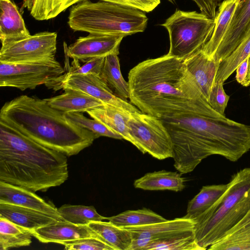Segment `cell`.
Returning <instances> with one entry per match:
<instances>
[{
  "instance_id": "obj_8",
  "label": "cell",
  "mask_w": 250,
  "mask_h": 250,
  "mask_svg": "<svg viewBox=\"0 0 250 250\" xmlns=\"http://www.w3.org/2000/svg\"><path fill=\"white\" fill-rule=\"evenodd\" d=\"M66 72L56 59L21 63L0 62V86L24 91L44 84L58 90Z\"/></svg>"
},
{
  "instance_id": "obj_5",
  "label": "cell",
  "mask_w": 250,
  "mask_h": 250,
  "mask_svg": "<svg viewBox=\"0 0 250 250\" xmlns=\"http://www.w3.org/2000/svg\"><path fill=\"white\" fill-rule=\"evenodd\" d=\"M221 197L195 221V236L203 250L221 239L250 209V168L235 173Z\"/></svg>"
},
{
  "instance_id": "obj_26",
  "label": "cell",
  "mask_w": 250,
  "mask_h": 250,
  "mask_svg": "<svg viewBox=\"0 0 250 250\" xmlns=\"http://www.w3.org/2000/svg\"><path fill=\"white\" fill-rule=\"evenodd\" d=\"M228 186V184H221L203 186L188 202L184 217L194 222L221 197Z\"/></svg>"
},
{
  "instance_id": "obj_21",
  "label": "cell",
  "mask_w": 250,
  "mask_h": 250,
  "mask_svg": "<svg viewBox=\"0 0 250 250\" xmlns=\"http://www.w3.org/2000/svg\"><path fill=\"white\" fill-rule=\"evenodd\" d=\"M130 112L117 106L104 103L102 105L89 110L87 113L92 118L120 134L124 139L135 146V143L129 132L127 124Z\"/></svg>"
},
{
  "instance_id": "obj_36",
  "label": "cell",
  "mask_w": 250,
  "mask_h": 250,
  "mask_svg": "<svg viewBox=\"0 0 250 250\" xmlns=\"http://www.w3.org/2000/svg\"><path fill=\"white\" fill-rule=\"evenodd\" d=\"M223 83L221 82L214 83L209 94L208 102L214 110L221 115L225 116L224 112L229 96L226 93Z\"/></svg>"
},
{
  "instance_id": "obj_12",
  "label": "cell",
  "mask_w": 250,
  "mask_h": 250,
  "mask_svg": "<svg viewBox=\"0 0 250 250\" xmlns=\"http://www.w3.org/2000/svg\"><path fill=\"white\" fill-rule=\"evenodd\" d=\"M195 223L183 216L148 225L124 227L132 235L129 250H142L150 243L195 230Z\"/></svg>"
},
{
  "instance_id": "obj_7",
  "label": "cell",
  "mask_w": 250,
  "mask_h": 250,
  "mask_svg": "<svg viewBox=\"0 0 250 250\" xmlns=\"http://www.w3.org/2000/svg\"><path fill=\"white\" fill-rule=\"evenodd\" d=\"M162 25L169 34L170 47L167 54L184 59L208 42L215 23L214 19L202 13L177 10Z\"/></svg>"
},
{
  "instance_id": "obj_34",
  "label": "cell",
  "mask_w": 250,
  "mask_h": 250,
  "mask_svg": "<svg viewBox=\"0 0 250 250\" xmlns=\"http://www.w3.org/2000/svg\"><path fill=\"white\" fill-rule=\"evenodd\" d=\"M67 117L77 125L86 129L99 137L105 136L116 139H124L120 134L95 119H90L82 113L73 112L66 114Z\"/></svg>"
},
{
  "instance_id": "obj_2",
  "label": "cell",
  "mask_w": 250,
  "mask_h": 250,
  "mask_svg": "<svg viewBox=\"0 0 250 250\" xmlns=\"http://www.w3.org/2000/svg\"><path fill=\"white\" fill-rule=\"evenodd\" d=\"M160 118L171 138L174 167L182 174L208 156L236 162L250 150V126L226 117L178 113Z\"/></svg>"
},
{
  "instance_id": "obj_30",
  "label": "cell",
  "mask_w": 250,
  "mask_h": 250,
  "mask_svg": "<svg viewBox=\"0 0 250 250\" xmlns=\"http://www.w3.org/2000/svg\"><path fill=\"white\" fill-rule=\"evenodd\" d=\"M250 56V26L233 51L220 62L215 83H224L235 71L238 65Z\"/></svg>"
},
{
  "instance_id": "obj_38",
  "label": "cell",
  "mask_w": 250,
  "mask_h": 250,
  "mask_svg": "<svg viewBox=\"0 0 250 250\" xmlns=\"http://www.w3.org/2000/svg\"><path fill=\"white\" fill-rule=\"evenodd\" d=\"M114 3L124 6L136 9L143 12L153 10L160 3L161 0H101Z\"/></svg>"
},
{
  "instance_id": "obj_40",
  "label": "cell",
  "mask_w": 250,
  "mask_h": 250,
  "mask_svg": "<svg viewBox=\"0 0 250 250\" xmlns=\"http://www.w3.org/2000/svg\"><path fill=\"white\" fill-rule=\"evenodd\" d=\"M235 78L237 82L244 86L250 85L249 70V58L241 62L236 69Z\"/></svg>"
},
{
  "instance_id": "obj_18",
  "label": "cell",
  "mask_w": 250,
  "mask_h": 250,
  "mask_svg": "<svg viewBox=\"0 0 250 250\" xmlns=\"http://www.w3.org/2000/svg\"><path fill=\"white\" fill-rule=\"evenodd\" d=\"M0 217L32 232L58 221L52 216L37 210L1 202H0Z\"/></svg>"
},
{
  "instance_id": "obj_9",
  "label": "cell",
  "mask_w": 250,
  "mask_h": 250,
  "mask_svg": "<svg viewBox=\"0 0 250 250\" xmlns=\"http://www.w3.org/2000/svg\"><path fill=\"white\" fill-rule=\"evenodd\" d=\"M127 124L135 146L143 154L159 160L173 157L171 138L161 118L141 111L131 112Z\"/></svg>"
},
{
  "instance_id": "obj_27",
  "label": "cell",
  "mask_w": 250,
  "mask_h": 250,
  "mask_svg": "<svg viewBox=\"0 0 250 250\" xmlns=\"http://www.w3.org/2000/svg\"><path fill=\"white\" fill-rule=\"evenodd\" d=\"M86 0H23L21 8H26L38 21H45L58 16L71 6Z\"/></svg>"
},
{
  "instance_id": "obj_39",
  "label": "cell",
  "mask_w": 250,
  "mask_h": 250,
  "mask_svg": "<svg viewBox=\"0 0 250 250\" xmlns=\"http://www.w3.org/2000/svg\"><path fill=\"white\" fill-rule=\"evenodd\" d=\"M198 5L201 13L210 19H214L216 8L221 0H193Z\"/></svg>"
},
{
  "instance_id": "obj_10",
  "label": "cell",
  "mask_w": 250,
  "mask_h": 250,
  "mask_svg": "<svg viewBox=\"0 0 250 250\" xmlns=\"http://www.w3.org/2000/svg\"><path fill=\"white\" fill-rule=\"evenodd\" d=\"M57 37L56 32L44 31L2 42L0 62L21 63L55 59Z\"/></svg>"
},
{
  "instance_id": "obj_1",
  "label": "cell",
  "mask_w": 250,
  "mask_h": 250,
  "mask_svg": "<svg viewBox=\"0 0 250 250\" xmlns=\"http://www.w3.org/2000/svg\"><path fill=\"white\" fill-rule=\"evenodd\" d=\"M130 103L158 118L178 113L224 118L214 110L187 70L183 59L167 54L143 61L128 73Z\"/></svg>"
},
{
  "instance_id": "obj_24",
  "label": "cell",
  "mask_w": 250,
  "mask_h": 250,
  "mask_svg": "<svg viewBox=\"0 0 250 250\" xmlns=\"http://www.w3.org/2000/svg\"><path fill=\"white\" fill-rule=\"evenodd\" d=\"M208 249L250 250V209L221 239Z\"/></svg>"
},
{
  "instance_id": "obj_4",
  "label": "cell",
  "mask_w": 250,
  "mask_h": 250,
  "mask_svg": "<svg viewBox=\"0 0 250 250\" xmlns=\"http://www.w3.org/2000/svg\"><path fill=\"white\" fill-rule=\"evenodd\" d=\"M68 177L65 155L0 123V181L36 192L60 186Z\"/></svg>"
},
{
  "instance_id": "obj_22",
  "label": "cell",
  "mask_w": 250,
  "mask_h": 250,
  "mask_svg": "<svg viewBox=\"0 0 250 250\" xmlns=\"http://www.w3.org/2000/svg\"><path fill=\"white\" fill-rule=\"evenodd\" d=\"M240 0H224L220 5L214 19V28L211 36L201 49L212 58L222 42L232 20Z\"/></svg>"
},
{
  "instance_id": "obj_14",
  "label": "cell",
  "mask_w": 250,
  "mask_h": 250,
  "mask_svg": "<svg viewBox=\"0 0 250 250\" xmlns=\"http://www.w3.org/2000/svg\"><path fill=\"white\" fill-rule=\"evenodd\" d=\"M250 26V0H240L222 42L212 59L220 63L235 49Z\"/></svg>"
},
{
  "instance_id": "obj_31",
  "label": "cell",
  "mask_w": 250,
  "mask_h": 250,
  "mask_svg": "<svg viewBox=\"0 0 250 250\" xmlns=\"http://www.w3.org/2000/svg\"><path fill=\"white\" fill-rule=\"evenodd\" d=\"M107 220L120 227L138 226L167 220L153 211L144 208L137 210H128L107 217Z\"/></svg>"
},
{
  "instance_id": "obj_23",
  "label": "cell",
  "mask_w": 250,
  "mask_h": 250,
  "mask_svg": "<svg viewBox=\"0 0 250 250\" xmlns=\"http://www.w3.org/2000/svg\"><path fill=\"white\" fill-rule=\"evenodd\" d=\"M181 174L177 172L165 170L148 172L136 179L134 186L146 190L181 191L185 188V179Z\"/></svg>"
},
{
  "instance_id": "obj_25",
  "label": "cell",
  "mask_w": 250,
  "mask_h": 250,
  "mask_svg": "<svg viewBox=\"0 0 250 250\" xmlns=\"http://www.w3.org/2000/svg\"><path fill=\"white\" fill-rule=\"evenodd\" d=\"M114 250H129L132 241L130 232L110 222L92 221L87 225Z\"/></svg>"
},
{
  "instance_id": "obj_35",
  "label": "cell",
  "mask_w": 250,
  "mask_h": 250,
  "mask_svg": "<svg viewBox=\"0 0 250 250\" xmlns=\"http://www.w3.org/2000/svg\"><path fill=\"white\" fill-rule=\"evenodd\" d=\"M66 250H114L99 237H89L64 243Z\"/></svg>"
},
{
  "instance_id": "obj_33",
  "label": "cell",
  "mask_w": 250,
  "mask_h": 250,
  "mask_svg": "<svg viewBox=\"0 0 250 250\" xmlns=\"http://www.w3.org/2000/svg\"><path fill=\"white\" fill-rule=\"evenodd\" d=\"M142 250H203L198 245L194 230L154 241Z\"/></svg>"
},
{
  "instance_id": "obj_3",
  "label": "cell",
  "mask_w": 250,
  "mask_h": 250,
  "mask_svg": "<svg viewBox=\"0 0 250 250\" xmlns=\"http://www.w3.org/2000/svg\"><path fill=\"white\" fill-rule=\"evenodd\" d=\"M0 123L66 156L78 154L99 137L51 107L44 99L21 95L2 106Z\"/></svg>"
},
{
  "instance_id": "obj_32",
  "label": "cell",
  "mask_w": 250,
  "mask_h": 250,
  "mask_svg": "<svg viewBox=\"0 0 250 250\" xmlns=\"http://www.w3.org/2000/svg\"><path fill=\"white\" fill-rule=\"evenodd\" d=\"M58 209L63 220L77 225H87L90 222L102 221L107 218L99 214L92 206L65 204Z\"/></svg>"
},
{
  "instance_id": "obj_11",
  "label": "cell",
  "mask_w": 250,
  "mask_h": 250,
  "mask_svg": "<svg viewBox=\"0 0 250 250\" xmlns=\"http://www.w3.org/2000/svg\"><path fill=\"white\" fill-rule=\"evenodd\" d=\"M61 89L80 91L104 104L129 112L140 111L132 104L116 96L101 76L96 74H72L66 71L60 83L59 90Z\"/></svg>"
},
{
  "instance_id": "obj_16",
  "label": "cell",
  "mask_w": 250,
  "mask_h": 250,
  "mask_svg": "<svg viewBox=\"0 0 250 250\" xmlns=\"http://www.w3.org/2000/svg\"><path fill=\"white\" fill-rule=\"evenodd\" d=\"M183 62L196 84L208 101L219 63L201 49L184 59Z\"/></svg>"
},
{
  "instance_id": "obj_28",
  "label": "cell",
  "mask_w": 250,
  "mask_h": 250,
  "mask_svg": "<svg viewBox=\"0 0 250 250\" xmlns=\"http://www.w3.org/2000/svg\"><path fill=\"white\" fill-rule=\"evenodd\" d=\"M100 76L116 96L125 101L129 99L128 83L122 75L118 55L105 57Z\"/></svg>"
},
{
  "instance_id": "obj_6",
  "label": "cell",
  "mask_w": 250,
  "mask_h": 250,
  "mask_svg": "<svg viewBox=\"0 0 250 250\" xmlns=\"http://www.w3.org/2000/svg\"><path fill=\"white\" fill-rule=\"evenodd\" d=\"M68 24L75 31L126 37L146 29L144 12L112 2L86 0L73 5Z\"/></svg>"
},
{
  "instance_id": "obj_15",
  "label": "cell",
  "mask_w": 250,
  "mask_h": 250,
  "mask_svg": "<svg viewBox=\"0 0 250 250\" xmlns=\"http://www.w3.org/2000/svg\"><path fill=\"white\" fill-rule=\"evenodd\" d=\"M0 202L11 204L37 210L63 220L58 208L50 202L24 188L0 181Z\"/></svg>"
},
{
  "instance_id": "obj_42",
  "label": "cell",
  "mask_w": 250,
  "mask_h": 250,
  "mask_svg": "<svg viewBox=\"0 0 250 250\" xmlns=\"http://www.w3.org/2000/svg\"><path fill=\"white\" fill-rule=\"evenodd\" d=\"M168 0L172 3H174V0Z\"/></svg>"
},
{
  "instance_id": "obj_13",
  "label": "cell",
  "mask_w": 250,
  "mask_h": 250,
  "mask_svg": "<svg viewBox=\"0 0 250 250\" xmlns=\"http://www.w3.org/2000/svg\"><path fill=\"white\" fill-rule=\"evenodd\" d=\"M125 37L121 35L89 33L79 38L67 46L64 42V52L69 58L85 62L97 57H105L119 54V46Z\"/></svg>"
},
{
  "instance_id": "obj_41",
  "label": "cell",
  "mask_w": 250,
  "mask_h": 250,
  "mask_svg": "<svg viewBox=\"0 0 250 250\" xmlns=\"http://www.w3.org/2000/svg\"><path fill=\"white\" fill-rule=\"evenodd\" d=\"M249 75L250 77V56L249 57Z\"/></svg>"
},
{
  "instance_id": "obj_17",
  "label": "cell",
  "mask_w": 250,
  "mask_h": 250,
  "mask_svg": "<svg viewBox=\"0 0 250 250\" xmlns=\"http://www.w3.org/2000/svg\"><path fill=\"white\" fill-rule=\"evenodd\" d=\"M33 235L43 243L63 244L72 240L99 237L87 225H77L65 220L57 221L34 231Z\"/></svg>"
},
{
  "instance_id": "obj_19",
  "label": "cell",
  "mask_w": 250,
  "mask_h": 250,
  "mask_svg": "<svg viewBox=\"0 0 250 250\" xmlns=\"http://www.w3.org/2000/svg\"><path fill=\"white\" fill-rule=\"evenodd\" d=\"M23 19L12 0H0L1 43L29 36Z\"/></svg>"
},
{
  "instance_id": "obj_37",
  "label": "cell",
  "mask_w": 250,
  "mask_h": 250,
  "mask_svg": "<svg viewBox=\"0 0 250 250\" xmlns=\"http://www.w3.org/2000/svg\"><path fill=\"white\" fill-rule=\"evenodd\" d=\"M105 57H97L90 59L81 66L79 61L73 60L72 66L67 72L72 74H86L89 73L101 75Z\"/></svg>"
},
{
  "instance_id": "obj_20",
  "label": "cell",
  "mask_w": 250,
  "mask_h": 250,
  "mask_svg": "<svg viewBox=\"0 0 250 250\" xmlns=\"http://www.w3.org/2000/svg\"><path fill=\"white\" fill-rule=\"evenodd\" d=\"M61 95L44 99L54 109L66 114L73 112H86L102 105V101L80 91L64 89Z\"/></svg>"
},
{
  "instance_id": "obj_29",
  "label": "cell",
  "mask_w": 250,
  "mask_h": 250,
  "mask_svg": "<svg viewBox=\"0 0 250 250\" xmlns=\"http://www.w3.org/2000/svg\"><path fill=\"white\" fill-rule=\"evenodd\" d=\"M32 236L31 231L0 217V250L29 246Z\"/></svg>"
}]
</instances>
